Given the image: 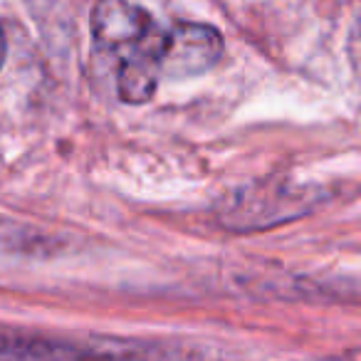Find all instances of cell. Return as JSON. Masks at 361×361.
I'll use <instances>...</instances> for the list:
<instances>
[{"instance_id": "cell-1", "label": "cell", "mask_w": 361, "mask_h": 361, "mask_svg": "<svg viewBox=\"0 0 361 361\" xmlns=\"http://www.w3.org/2000/svg\"><path fill=\"white\" fill-rule=\"evenodd\" d=\"M92 35L114 62L116 92L126 104H144L169 77L173 25H161L131 0H99L92 13Z\"/></svg>"}, {"instance_id": "cell-2", "label": "cell", "mask_w": 361, "mask_h": 361, "mask_svg": "<svg viewBox=\"0 0 361 361\" xmlns=\"http://www.w3.org/2000/svg\"><path fill=\"white\" fill-rule=\"evenodd\" d=\"M223 55V37L216 27L203 23H173V42H171L169 77L183 80V77L203 75L208 72Z\"/></svg>"}, {"instance_id": "cell-3", "label": "cell", "mask_w": 361, "mask_h": 361, "mask_svg": "<svg viewBox=\"0 0 361 361\" xmlns=\"http://www.w3.org/2000/svg\"><path fill=\"white\" fill-rule=\"evenodd\" d=\"M0 361H116L70 341L42 339V336L0 334Z\"/></svg>"}, {"instance_id": "cell-4", "label": "cell", "mask_w": 361, "mask_h": 361, "mask_svg": "<svg viewBox=\"0 0 361 361\" xmlns=\"http://www.w3.org/2000/svg\"><path fill=\"white\" fill-rule=\"evenodd\" d=\"M6 32H3V25H0V67H3V62H6Z\"/></svg>"}]
</instances>
